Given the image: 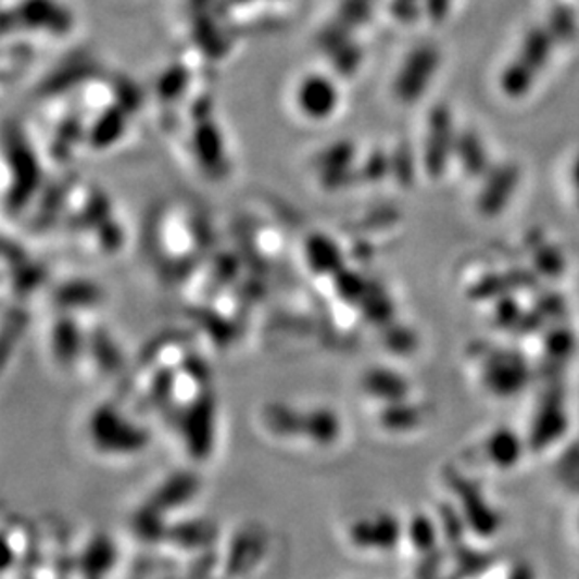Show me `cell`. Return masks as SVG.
Instances as JSON below:
<instances>
[{"mask_svg": "<svg viewBox=\"0 0 579 579\" xmlns=\"http://www.w3.org/2000/svg\"><path fill=\"white\" fill-rule=\"evenodd\" d=\"M85 436L98 456L118 460L136 457L149 449L150 433L136 416L124 413L113 403H103L87 416Z\"/></svg>", "mask_w": 579, "mask_h": 579, "instance_id": "6da1fadb", "label": "cell"}, {"mask_svg": "<svg viewBox=\"0 0 579 579\" xmlns=\"http://www.w3.org/2000/svg\"><path fill=\"white\" fill-rule=\"evenodd\" d=\"M345 439V420L328 403L300 405V444L319 452H332Z\"/></svg>", "mask_w": 579, "mask_h": 579, "instance_id": "7a4b0ae2", "label": "cell"}, {"mask_svg": "<svg viewBox=\"0 0 579 579\" xmlns=\"http://www.w3.org/2000/svg\"><path fill=\"white\" fill-rule=\"evenodd\" d=\"M439 66V53L431 46H423L411 53L410 61L405 62L402 74L398 77V92L403 100L413 102L415 98L428 89L431 77L436 75Z\"/></svg>", "mask_w": 579, "mask_h": 579, "instance_id": "3957f363", "label": "cell"}, {"mask_svg": "<svg viewBox=\"0 0 579 579\" xmlns=\"http://www.w3.org/2000/svg\"><path fill=\"white\" fill-rule=\"evenodd\" d=\"M557 40L553 38L552 30L547 27H534L525 35L519 46L518 59L527 64L532 72L540 74L544 68Z\"/></svg>", "mask_w": 579, "mask_h": 579, "instance_id": "277c9868", "label": "cell"}, {"mask_svg": "<svg viewBox=\"0 0 579 579\" xmlns=\"http://www.w3.org/2000/svg\"><path fill=\"white\" fill-rule=\"evenodd\" d=\"M299 102L302 110L310 113L307 116L319 118L328 116L327 113L335 110L336 92L332 83H328L323 77H310L302 83V89L299 90Z\"/></svg>", "mask_w": 579, "mask_h": 579, "instance_id": "5b68a950", "label": "cell"}, {"mask_svg": "<svg viewBox=\"0 0 579 579\" xmlns=\"http://www.w3.org/2000/svg\"><path fill=\"white\" fill-rule=\"evenodd\" d=\"M537 72H532L527 64L519 61L518 56L506 66L501 74V89L511 98H521L531 90L532 83L537 79Z\"/></svg>", "mask_w": 579, "mask_h": 579, "instance_id": "8992f818", "label": "cell"}, {"mask_svg": "<svg viewBox=\"0 0 579 579\" xmlns=\"http://www.w3.org/2000/svg\"><path fill=\"white\" fill-rule=\"evenodd\" d=\"M454 126H452V116L444 108L433 111L431 116V156L437 158V162H441V158L452 149L454 143Z\"/></svg>", "mask_w": 579, "mask_h": 579, "instance_id": "52a82bcc", "label": "cell"}, {"mask_svg": "<svg viewBox=\"0 0 579 579\" xmlns=\"http://www.w3.org/2000/svg\"><path fill=\"white\" fill-rule=\"evenodd\" d=\"M547 28L552 30L553 38L557 40V43L572 40L578 33V17L574 14L572 8H555L550 15V21H547Z\"/></svg>", "mask_w": 579, "mask_h": 579, "instance_id": "ba28073f", "label": "cell"}]
</instances>
